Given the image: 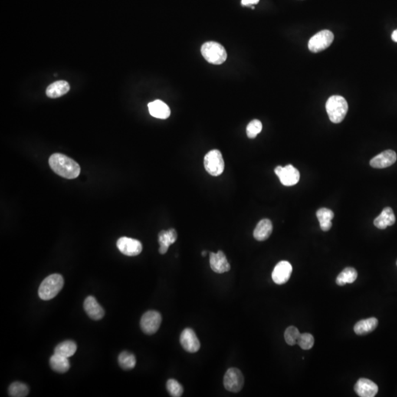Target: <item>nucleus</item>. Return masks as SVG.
<instances>
[{
    "label": "nucleus",
    "mask_w": 397,
    "mask_h": 397,
    "mask_svg": "<svg viewBox=\"0 0 397 397\" xmlns=\"http://www.w3.org/2000/svg\"><path fill=\"white\" fill-rule=\"evenodd\" d=\"M49 164L51 169L59 176L66 179H75L80 174V166L70 157L60 153L50 156Z\"/></svg>",
    "instance_id": "f257e3e1"
},
{
    "label": "nucleus",
    "mask_w": 397,
    "mask_h": 397,
    "mask_svg": "<svg viewBox=\"0 0 397 397\" xmlns=\"http://www.w3.org/2000/svg\"><path fill=\"white\" fill-rule=\"evenodd\" d=\"M348 103L342 96H330L326 103V110L331 122L341 123L344 119L348 112Z\"/></svg>",
    "instance_id": "f03ea898"
},
{
    "label": "nucleus",
    "mask_w": 397,
    "mask_h": 397,
    "mask_svg": "<svg viewBox=\"0 0 397 397\" xmlns=\"http://www.w3.org/2000/svg\"><path fill=\"white\" fill-rule=\"evenodd\" d=\"M64 280L60 274L48 276L43 280L38 289V295L41 300H50L55 297L63 289Z\"/></svg>",
    "instance_id": "7ed1b4c3"
},
{
    "label": "nucleus",
    "mask_w": 397,
    "mask_h": 397,
    "mask_svg": "<svg viewBox=\"0 0 397 397\" xmlns=\"http://www.w3.org/2000/svg\"><path fill=\"white\" fill-rule=\"evenodd\" d=\"M201 53L204 58L212 64L220 65L227 60V54L221 44L215 41L205 43L201 48Z\"/></svg>",
    "instance_id": "20e7f679"
},
{
    "label": "nucleus",
    "mask_w": 397,
    "mask_h": 397,
    "mask_svg": "<svg viewBox=\"0 0 397 397\" xmlns=\"http://www.w3.org/2000/svg\"><path fill=\"white\" fill-rule=\"evenodd\" d=\"M205 170L211 176L218 177L224 170V161L221 152L218 149L210 151L204 158Z\"/></svg>",
    "instance_id": "39448f33"
},
{
    "label": "nucleus",
    "mask_w": 397,
    "mask_h": 397,
    "mask_svg": "<svg viewBox=\"0 0 397 397\" xmlns=\"http://www.w3.org/2000/svg\"><path fill=\"white\" fill-rule=\"evenodd\" d=\"M334 40V35L329 30H325L316 33L308 42V48L312 53L323 51L331 45Z\"/></svg>",
    "instance_id": "423d86ee"
},
{
    "label": "nucleus",
    "mask_w": 397,
    "mask_h": 397,
    "mask_svg": "<svg viewBox=\"0 0 397 397\" xmlns=\"http://www.w3.org/2000/svg\"><path fill=\"white\" fill-rule=\"evenodd\" d=\"M162 322V316L159 312L149 310L142 316L140 325L144 333L147 335L155 334L158 332Z\"/></svg>",
    "instance_id": "0eeeda50"
},
{
    "label": "nucleus",
    "mask_w": 397,
    "mask_h": 397,
    "mask_svg": "<svg viewBox=\"0 0 397 397\" xmlns=\"http://www.w3.org/2000/svg\"><path fill=\"white\" fill-rule=\"evenodd\" d=\"M244 385V378L239 369L230 368L226 372L224 378V388L230 392L238 393L241 391Z\"/></svg>",
    "instance_id": "6e6552de"
},
{
    "label": "nucleus",
    "mask_w": 397,
    "mask_h": 397,
    "mask_svg": "<svg viewBox=\"0 0 397 397\" xmlns=\"http://www.w3.org/2000/svg\"><path fill=\"white\" fill-rule=\"evenodd\" d=\"M274 172L280 179V182L285 186H292L300 181V172L290 164L285 167L279 165L274 169Z\"/></svg>",
    "instance_id": "1a4fd4ad"
},
{
    "label": "nucleus",
    "mask_w": 397,
    "mask_h": 397,
    "mask_svg": "<svg viewBox=\"0 0 397 397\" xmlns=\"http://www.w3.org/2000/svg\"><path fill=\"white\" fill-rule=\"evenodd\" d=\"M117 247L119 251L122 254L126 256H136L139 255L142 252V243L136 239L127 238V237H122L117 241Z\"/></svg>",
    "instance_id": "9d476101"
},
{
    "label": "nucleus",
    "mask_w": 397,
    "mask_h": 397,
    "mask_svg": "<svg viewBox=\"0 0 397 397\" xmlns=\"http://www.w3.org/2000/svg\"><path fill=\"white\" fill-rule=\"evenodd\" d=\"M181 345L186 352L195 353L200 349V343L194 331L191 328H185L180 338Z\"/></svg>",
    "instance_id": "9b49d317"
},
{
    "label": "nucleus",
    "mask_w": 397,
    "mask_h": 397,
    "mask_svg": "<svg viewBox=\"0 0 397 397\" xmlns=\"http://www.w3.org/2000/svg\"><path fill=\"white\" fill-rule=\"evenodd\" d=\"M293 268L289 262L283 260L276 265L272 272V280L276 284L283 285L287 283L292 274Z\"/></svg>",
    "instance_id": "f8f14e48"
},
{
    "label": "nucleus",
    "mask_w": 397,
    "mask_h": 397,
    "mask_svg": "<svg viewBox=\"0 0 397 397\" xmlns=\"http://www.w3.org/2000/svg\"><path fill=\"white\" fill-rule=\"evenodd\" d=\"M210 265L213 271L218 274H223L230 270V263L222 251L210 253Z\"/></svg>",
    "instance_id": "ddd939ff"
},
{
    "label": "nucleus",
    "mask_w": 397,
    "mask_h": 397,
    "mask_svg": "<svg viewBox=\"0 0 397 397\" xmlns=\"http://www.w3.org/2000/svg\"><path fill=\"white\" fill-rule=\"evenodd\" d=\"M354 389L355 393L361 397H374L378 392L377 384L366 378L358 379Z\"/></svg>",
    "instance_id": "4468645a"
},
{
    "label": "nucleus",
    "mask_w": 397,
    "mask_h": 397,
    "mask_svg": "<svg viewBox=\"0 0 397 397\" xmlns=\"http://www.w3.org/2000/svg\"><path fill=\"white\" fill-rule=\"evenodd\" d=\"M397 154L394 151L385 150L372 158L370 165L375 169L389 167L397 161Z\"/></svg>",
    "instance_id": "2eb2a0df"
},
{
    "label": "nucleus",
    "mask_w": 397,
    "mask_h": 397,
    "mask_svg": "<svg viewBox=\"0 0 397 397\" xmlns=\"http://www.w3.org/2000/svg\"><path fill=\"white\" fill-rule=\"evenodd\" d=\"M178 238V234L175 229L169 230H162L158 235V242L160 244V254H164L167 253L169 246L175 243Z\"/></svg>",
    "instance_id": "dca6fc26"
},
{
    "label": "nucleus",
    "mask_w": 397,
    "mask_h": 397,
    "mask_svg": "<svg viewBox=\"0 0 397 397\" xmlns=\"http://www.w3.org/2000/svg\"><path fill=\"white\" fill-rule=\"evenodd\" d=\"M84 310L88 316L93 320L103 319L105 311L93 296H89L84 302Z\"/></svg>",
    "instance_id": "f3484780"
},
{
    "label": "nucleus",
    "mask_w": 397,
    "mask_h": 397,
    "mask_svg": "<svg viewBox=\"0 0 397 397\" xmlns=\"http://www.w3.org/2000/svg\"><path fill=\"white\" fill-rule=\"evenodd\" d=\"M272 230L273 225L271 221L268 218H264L257 223L254 233H253V235L257 241H266L270 238Z\"/></svg>",
    "instance_id": "a211bd4d"
},
{
    "label": "nucleus",
    "mask_w": 397,
    "mask_h": 397,
    "mask_svg": "<svg viewBox=\"0 0 397 397\" xmlns=\"http://www.w3.org/2000/svg\"><path fill=\"white\" fill-rule=\"evenodd\" d=\"M151 116L158 119H165L170 116L171 110L169 106L161 100H155L148 105Z\"/></svg>",
    "instance_id": "6ab92c4d"
},
{
    "label": "nucleus",
    "mask_w": 397,
    "mask_h": 397,
    "mask_svg": "<svg viewBox=\"0 0 397 397\" xmlns=\"http://www.w3.org/2000/svg\"><path fill=\"white\" fill-rule=\"evenodd\" d=\"M396 221L394 211L389 207L384 208L381 214L375 218L374 224L380 230L387 228L388 226H392Z\"/></svg>",
    "instance_id": "aec40b11"
},
{
    "label": "nucleus",
    "mask_w": 397,
    "mask_h": 397,
    "mask_svg": "<svg viewBox=\"0 0 397 397\" xmlns=\"http://www.w3.org/2000/svg\"><path fill=\"white\" fill-rule=\"evenodd\" d=\"M378 325V320L375 317L369 319H362L357 322L354 326V331L357 335L363 336L372 333V331L376 329Z\"/></svg>",
    "instance_id": "412c9836"
},
{
    "label": "nucleus",
    "mask_w": 397,
    "mask_h": 397,
    "mask_svg": "<svg viewBox=\"0 0 397 397\" xmlns=\"http://www.w3.org/2000/svg\"><path fill=\"white\" fill-rule=\"evenodd\" d=\"M70 90V86L68 82L65 80H59L52 83L47 89V96L50 98H58L68 93Z\"/></svg>",
    "instance_id": "4be33fe9"
},
{
    "label": "nucleus",
    "mask_w": 397,
    "mask_h": 397,
    "mask_svg": "<svg viewBox=\"0 0 397 397\" xmlns=\"http://www.w3.org/2000/svg\"><path fill=\"white\" fill-rule=\"evenodd\" d=\"M316 217L319 220L322 230L325 232L329 231L333 225L332 220L334 218V213L327 208H322L318 210Z\"/></svg>",
    "instance_id": "5701e85b"
},
{
    "label": "nucleus",
    "mask_w": 397,
    "mask_h": 397,
    "mask_svg": "<svg viewBox=\"0 0 397 397\" xmlns=\"http://www.w3.org/2000/svg\"><path fill=\"white\" fill-rule=\"evenodd\" d=\"M50 366L53 370L58 373H65L68 372L70 368L69 359L61 355L54 354L50 359Z\"/></svg>",
    "instance_id": "b1692460"
},
{
    "label": "nucleus",
    "mask_w": 397,
    "mask_h": 397,
    "mask_svg": "<svg viewBox=\"0 0 397 397\" xmlns=\"http://www.w3.org/2000/svg\"><path fill=\"white\" fill-rule=\"evenodd\" d=\"M77 351V345L72 341H66L59 343L55 349L54 354L69 358L74 355Z\"/></svg>",
    "instance_id": "393cba45"
},
{
    "label": "nucleus",
    "mask_w": 397,
    "mask_h": 397,
    "mask_svg": "<svg viewBox=\"0 0 397 397\" xmlns=\"http://www.w3.org/2000/svg\"><path fill=\"white\" fill-rule=\"evenodd\" d=\"M358 272L352 267L344 269L336 278V283L339 286H343L346 283H352L357 280Z\"/></svg>",
    "instance_id": "a878e982"
},
{
    "label": "nucleus",
    "mask_w": 397,
    "mask_h": 397,
    "mask_svg": "<svg viewBox=\"0 0 397 397\" xmlns=\"http://www.w3.org/2000/svg\"><path fill=\"white\" fill-rule=\"evenodd\" d=\"M118 361H119V366L124 370H131V369H134L136 366V357L133 354L126 352V351L120 353Z\"/></svg>",
    "instance_id": "bb28decb"
},
{
    "label": "nucleus",
    "mask_w": 397,
    "mask_h": 397,
    "mask_svg": "<svg viewBox=\"0 0 397 397\" xmlns=\"http://www.w3.org/2000/svg\"><path fill=\"white\" fill-rule=\"evenodd\" d=\"M10 397H24L29 394V388L27 385L20 382H13L8 388Z\"/></svg>",
    "instance_id": "cd10ccee"
},
{
    "label": "nucleus",
    "mask_w": 397,
    "mask_h": 397,
    "mask_svg": "<svg viewBox=\"0 0 397 397\" xmlns=\"http://www.w3.org/2000/svg\"><path fill=\"white\" fill-rule=\"evenodd\" d=\"M300 331L296 326H290L286 329L285 332L284 337L286 343L290 346H293L296 344L300 338Z\"/></svg>",
    "instance_id": "c85d7f7f"
},
{
    "label": "nucleus",
    "mask_w": 397,
    "mask_h": 397,
    "mask_svg": "<svg viewBox=\"0 0 397 397\" xmlns=\"http://www.w3.org/2000/svg\"><path fill=\"white\" fill-rule=\"evenodd\" d=\"M166 388L169 394L173 397H180L183 394V388L176 379H169L166 383Z\"/></svg>",
    "instance_id": "c756f323"
},
{
    "label": "nucleus",
    "mask_w": 397,
    "mask_h": 397,
    "mask_svg": "<svg viewBox=\"0 0 397 397\" xmlns=\"http://www.w3.org/2000/svg\"><path fill=\"white\" fill-rule=\"evenodd\" d=\"M263 125L257 119L251 121L247 126V135L250 139H254L261 132Z\"/></svg>",
    "instance_id": "7c9ffc66"
},
{
    "label": "nucleus",
    "mask_w": 397,
    "mask_h": 397,
    "mask_svg": "<svg viewBox=\"0 0 397 397\" xmlns=\"http://www.w3.org/2000/svg\"><path fill=\"white\" fill-rule=\"evenodd\" d=\"M297 343L302 349L307 350L313 347L314 344V338L309 333H303L300 334Z\"/></svg>",
    "instance_id": "2f4dec72"
},
{
    "label": "nucleus",
    "mask_w": 397,
    "mask_h": 397,
    "mask_svg": "<svg viewBox=\"0 0 397 397\" xmlns=\"http://www.w3.org/2000/svg\"><path fill=\"white\" fill-rule=\"evenodd\" d=\"M260 0H241V5L243 6H252L258 3Z\"/></svg>",
    "instance_id": "473e14b6"
},
{
    "label": "nucleus",
    "mask_w": 397,
    "mask_h": 397,
    "mask_svg": "<svg viewBox=\"0 0 397 397\" xmlns=\"http://www.w3.org/2000/svg\"><path fill=\"white\" fill-rule=\"evenodd\" d=\"M391 38H392L393 41H395V42H397V30H394V31L393 32Z\"/></svg>",
    "instance_id": "72a5a7b5"
},
{
    "label": "nucleus",
    "mask_w": 397,
    "mask_h": 397,
    "mask_svg": "<svg viewBox=\"0 0 397 397\" xmlns=\"http://www.w3.org/2000/svg\"><path fill=\"white\" fill-rule=\"evenodd\" d=\"M206 254H207V252L206 251L202 252V256H206Z\"/></svg>",
    "instance_id": "f704fd0d"
},
{
    "label": "nucleus",
    "mask_w": 397,
    "mask_h": 397,
    "mask_svg": "<svg viewBox=\"0 0 397 397\" xmlns=\"http://www.w3.org/2000/svg\"></svg>",
    "instance_id": "c9c22d12"
}]
</instances>
